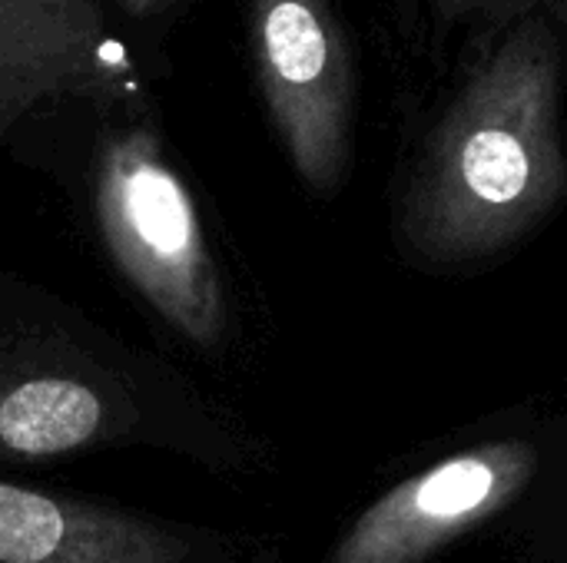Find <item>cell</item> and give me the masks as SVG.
<instances>
[{"instance_id":"7a4b0ae2","label":"cell","mask_w":567,"mask_h":563,"mask_svg":"<svg viewBox=\"0 0 567 563\" xmlns=\"http://www.w3.org/2000/svg\"><path fill=\"white\" fill-rule=\"evenodd\" d=\"M96 219L130 285L189 342L223 338L226 302L193 196L150 129L116 133L96 163Z\"/></svg>"},{"instance_id":"ba28073f","label":"cell","mask_w":567,"mask_h":563,"mask_svg":"<svg viewBox=\"0 0 567 563\" xmlns=\"http://www.w3.org/2000/svg\"><path fill=\"white\" fill-rule=\"evenodd\" d=\"M548 0H432L442 27H465L478 37H498L515 20L545 10Z\"/></svg>"},{"instance_id":"3957f363","label":"cell","mask_w":567,"mask_h":563,"mask_svg":"<svg viewBox=\"0 0 567 563\" xmlns=\"http://www.w3.org/2000/svg\"><path fill=\"white\" fill-rule=\"evenodd\" d=\"M256 80L269 119L312 192H336L352 166L355 63L329 0H249Z\"/></svg>"},{"instance_id":"277c9868","label":"cell","mask_w":567,"mask_h":563,"mask_svg":"<svg viewBox=\"0 0 567 563\" xmlns=\"http://www.w3.org/2000/svg\"><path fill=\"white\" fill-rule=\"evenodd\" d=\"M538 468L525 441L455 455L382 494L359 514L326 563H422L508 508Z\"/></svg>"},{"instance_id":"52a82bcc","label":"cell","mask_w":567,"mask_h":563,"mask_svg":"<svg viewBox=\"0 0 567 563\" xmlns=\"http://www.w3.org/2000/svg\"><path fill=\"white\" fill-rule=\"evenodd\" d=\"M103 425L100 395L63 375H37L0 392V451L53 458L90 445Z\"/></svg>"},{"instance_id":"6da1fadb","label":"cell","mask_w":567,"mask_h":563,"mask_svg":"<svg viewBox=\"0 0 567 563\" xmlns=\"http://www.w3.org/2000/svg\"><path fill=\"white\" fill-rule=\"evenodd\" d=\"M535 10L498 37L432 123L402 199V232L432 262L508 249L567 192L561 46Z\"/></svg>"},{"instance_id":"9c48e42d","label":"cell","mask_w":567,"mask_h":563,"mask_svg":"<svg viewBox=\"0 0 567 563\" xmlns=\"http://www.w3.org/2000/svg\"><path fill=\"white\" fill-rule=\"evenodd\" d=\"M123 13H130V17H153V13H159L169 0H113Z\"/></svg>"},{"instance_id":"8992f818","label":"cell","mask_w":567,"mask_h":563,"mask_svg":"<svg viewBox=\"0 0 567 563\" xmlns=\"http://www.w3.org/2000/svg\"><path fill=\"white\" fill-rule=\"evenodd\" d=\"M193 544L143 518L0 481V563H189Z\"/></svg>"},{"instance_id":"5b68a950","label":"cell","mask_w":567,"mask_h":563,"mask_svg":"<svg viewBox=\"0 0 567 563\" xmlns=\"http://www.w3.org/2000/svg\"><path fill=\"white\" fill-rule=\"evenodd\" d=\"M100 0H0V143L40 103L113 83Z\"/></svg>"},{"instance_id":"30bf717a","label":"cell","mask_w":567,"mask_h":563,"mask_svg":"<svg viewBox=\"0 0 567 563\" xmlns=\"http://www.w3.org/2000/svg\"><path fill=\"white\" fill-rule=\"evenodd\" d=\"M545 10H548L551 17H558L561 23H567V0H548Z\"/></svg>"}]
</instances>
